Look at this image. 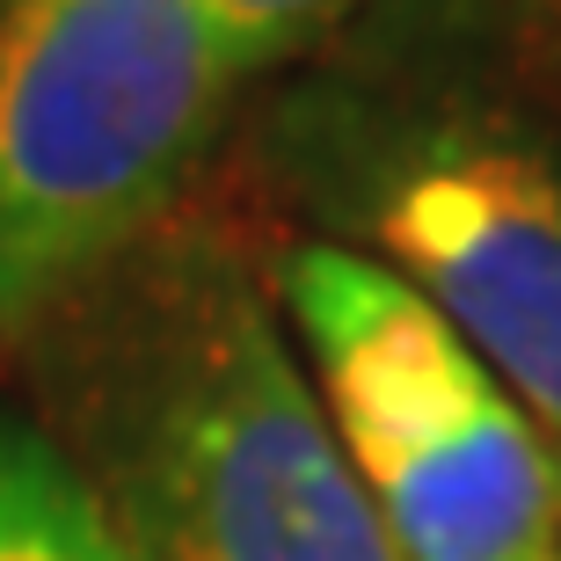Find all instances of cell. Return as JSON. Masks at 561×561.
<instances>
[{"mask_svg":"<svg viewBox=\"0 0 561 561\" xmlns=\"http://www.w3.org/2000/svg\"><path fill=\"white\" fill-rule=\"evenodd\" d=\"M190 8L205 22V37L219 44L227 73H255V66L313 44L351 0H190Z\"/></svg>","mask_w":561,"mask_h":561,"instance_id":"obj_6","label":"cell"},{"mask_svg":"<svg viewBox=\"0 0 561 561\" xmlns=\"http://www.w3.org/2000/svg\"><path fill=\"white\" fill-rule=\"evenodd\" d=\"M0 561H139L95 481L22 416H0Z\"/></svg>","mask_w":561,"mask_h":561,"instance_id":"obj_5","label":"cell"},{"mask_svg":"<svg viewBox=\"0 0 561 561\" xmlns=\"http://www.w3.org/2000/svg\"><path fill=\"white\" fill-rule=\"evenodd\" d=\"M533 561H561V547H554V554H533Z\"/></svg>","mask_w":561,"mask_h":561,"instance_id":"obj_8","label":"cell"},{"mask_svg":"<svg viewBox=\"0 0 561 561\" xmlns=\"http://www.w3.org/2000/svg\"><path fill=\"white\" fill-rule=\"evenodd\" d=\"M525 15L540 22V37H554V44H561V0H525Z\"/></svg>","mask_w":561,"mask_h":561,"instance_id":"obj_7","label":"cell"},{"mask_svg":"<svg viewBox=\"0 0 561 561\" xmlns=\"http://www.w3.org/2000/svg\"><path fill=\"white\" fill-rule=\"evenodd\" d=\"M387 271L431 299L474 357L561 437V161L533 139L431 125L365 175Z\"/></svg>","mask_w":561,"mask_h":561,"instance_id":"obj_4","label":"cell"},{"mask_svg":"<svg viewBox=\"0 0 561 561\" xmlns=\"http://www.w3.org/2000/svg\"><path fill=\"white\" fill-rule=\"evenodd\" d=\"M321 416L401 561H533L561 547V467L511 387L409 277L335 241L285 255Z\"/></svg>","mask_w":561,"mask_h":561,"instance_id":"obj_3","label":"cell"},{"mask_svg":"<svg viewBox=\"0 0 561 561\" xmlns=\"http://www.w3.org/2000/svg\"><path fill=\"white\" fill-rule=\"evenodd\" d=\"M117 481L139 561H401L321 401L233 271H197L125 387Z\"/></svg>","mask_w":561,"mask_h":561,"instance_id":"obj_2","label":"cell"},{"mask_svg":"<svg viewBox=\"0 0 561 561\" xmlns=\"http://www.w3.org/2000/svg\"><path fill=\"white\" fill-rule=\"evenodd\" d=\"M227 88L190 0L0 8V335L51 313L161 219Z\"/></svg>","mask_w":561,"mask_h":561,"instance_id":"obj_1","label":"cell"}]
</instances>
